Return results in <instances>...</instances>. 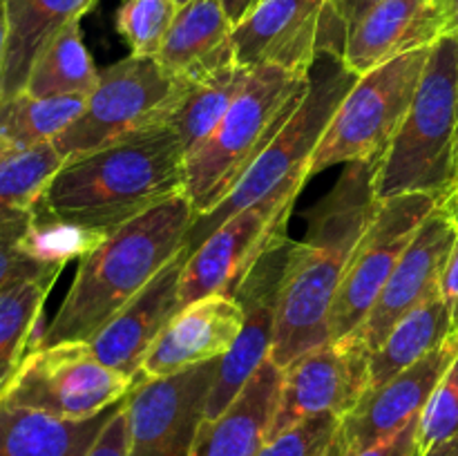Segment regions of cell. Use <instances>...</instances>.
I'll use <instances>...</instances> for the list:
<instances>
[{
	"instance_id": "obj_1",
	"label": "cell",
	"mask_w": 458,
	"mask_h": 456,
	"mask_svg": "<svg viewBox=\"0 0 458 456\" xmlns=\"http://www.w3.org/2000/svg\"><path fill=\"white\" fill-rule=\"evenodd\" d=\"M378 164L380 159L344 164L334 188L309 210L304 237L291 244L271 351L280 369L331 340L334 300L380 204L374 190Z\"/></svg>"
},
{
	"instance_id": "obj_2",
	"label": "cell",
	"mask_w": 458,
	"mask_h": 456,
	"mask_svg": "<svg viewBox=\"0 0 458 456\" xmlns=\"http://www.w3.org/2000/svg\"><path fill=\"white\" fill-rule=\"evenodd\" d=\"M186 190V150L170 123L63 161L38 206L103 232Z\"/></svg>"
},
{
	"instance_id": "obj_3",
	"label": "cell",
	"mask_w": 458,
	"mask_h": 456,
	"mask_svg": "<svg viewBox=\"0 0 458 456\" xmlns=\"http://www.w3.org/2000/svg\"><path fill=\"white\" fill-rule=\"evenodd\" d=\"M195 217L182 192L110 232L98 249L79 259L70 291L38 347L89 342L183 249Z\"/></svg>"
},
{
	"instance_id": "obj_4",
	"label": "cell",
	"mask_w": 458,
	"mask_h": 456,
	"mask_svg": "<svg viewBox=\"0 0 458 456\" xmlns=\"http://www.w3.org/2000/svg\"><path fill=\"white\" fill-rule=\"evenodd\" d=\"M458 179V34H443L429 47L411 106L380 156L376 199L452 190Z\"/></svg>"
},
{
	"instance_id": "obj_5",
	"label": "cell",
	"mask_w": 458,
	"mask_h": 456,
	"mask_svg": "<svg viewBox=\"0 0 458 456\" xmlns=\"http://www.w3.org/2000/svg\"><path fill=\"white\" fill-rule=\"evenodd\" d=\"M356 80L358 76L347 70L340 54L325 49L318 52L309 70L307 94L300 106L268 143L267 150L246 170L240 183L215 208L197 215L183 246L192 253L226 219L250 206L262 201H295L307 182L309 164L331 116Z\"/></svg>"
},
{
	"instance_id": "obj_6",
	"label": "cell",
	"mask_w": 458,
	"mask_h": 456,
	"mask_svg": "<svg viewBox=\"0 0 458 456\" xmlns=\"http://www.w3.org/2000/svg\"><path fill=\"white\" fill-rule=\"evenodd\" d=\"M309 88V74L259 65L228 107L222 123L186 155V190L197 215L208 213L240 183L289 121Z\"/></svg>"
},
{
	"instance_id": "obj_7",
	"label": "cell",
	"mask_w": 458,
	"mask_h": 456,
	"mask_svg": "<svg viewBox=\"0 0 458 456\" xmlns=\"http://www.w3.org/2000/svg\"><path fill=\"white\" fill-rule=\"evenodd\" d=\"M192 83L170 74L157 56H132L106 67L79 119L54 139L65 159L170 123Z\"/></svg>"
},
{
	"instance_id": "obj_8",
	"label": "cell",
	"mask_w": 458,
	"mask_h": 456,
	"mask_svg": "<svg viewBox=\"0 0 458 456\" xmlns=\"http://www.w3.org/2000/svg\"><path fill=\"white\" fill-rule=\"evenodd\" d=\"M429 47L414 49L358 76L331 116L307 179L334 165L380 159L411 106Z\"/></svg>"
},
{
	"instance_id": "obj_9",
	"label": "cell",
	"mask_w": 458,
	"mask_h": 456,
	"mask_svg": "<svg viewBox=\"0 0 458 456\" xmlns=\"http://www.w3.org/2000/svg\"><path fill=\"white\" fill-rule=\"evenodd\" d=\"M132 384L134 378L103 365L89 342H61L31 349L0 401L83 420L119 405Z\"/></svg>"
},
{
	"instance_id": "obj_10",
	"label": "cell",
	"mask_w": 458,
	"mask_h": 456,
	"mask_svg": "<svg viewBox=\"0 0 458 456\" xmlns=\"http://www.w3.org/2000/svg\"><path fill=\"white\" fill-rule=\"evenodd\" d=\"M434 195H398L378 204L374 219L353 249L347 273L331 308V340L347 338L360 326L420 224L438 208Z\"/></svg>"
},
{
	"instance_id": "obj_11",
	"label": "cell",
	"mask_w": 458,
	"mask_h": 456,
	"mask_svg": "<svg viewBox=\"0 0 458 456\" xmlns=\"http://www.w3.org/2000/svg\"><path fill=\"white\" fill-rule=\"evenodd\" d=\"M219 358L159 378L137 380L125 396L128 456H191Z\"/></svg>"
},
{
	"instance_id": "obj_12",
	"label": "cell",
	"mask_w": 458,
	"mask_h": 456,
	"mask_svg": "<svg viewBox=\"0 0 458 456\" xmlns=\"http://www.w3.org/2000/svg\"><path fill=\"white\" fill-rule=\"evenodd\" d=\"M369 360L371 351L356 335L329 340L295 358L282 369L280 396L267 438L309 416L344 418L369 389Z\"/></svg>"
},
{
	"instance_id": "obj_13",
	"label": "cell",
	"mask_w": 458,
	"mask_h": 456,
	"mask_svg": "<svg viewBox=\"0 0 458 456\" xmlns=\"http://www.w3.org/2000/svg\"><path fill=\"white\" fill-rule=\"evenodd\" d=\"M293 241L289 235H280L262 258L250 266L244 280L235 289L233 298L244 311V326L233 342V347L219 358L217 376L208 393L206 420L217 418L231 407L246 387L255 371L271 358L276 340L277 300H280L282 277Z\"/></svg>"
},
{
	"instance_id": "obj_14",
	"label": "cell",
	"mask_w": 458,
	"mask_h": 456,
	"mask_svg": "<svg viewBox=\"0 0 458 456\" xmlns=\"http://www.w3.org/2000/svg\"><path fill=\"white\" fill-rule=\"evenodd\" d=\"M295 201H262L233 215L213 235L206 237L199 249L192 250L183 266L182 304L195 302L213 293L235 295L264 250L280 235H286L291 208Z\"/></svg>"
},
{
	"instance_id": "obj_15",
	"label": "cell",
	"mask_w": 458,
	"mask_h": 456,
	"mask_svg": "<svg viewBox=\"0 0 458 456\" xmlns=\"http://www.w3.org/2000/svg\"><path fill=\"white\" fill-rule=\"evenodd\" d=\"M456 240L458 228L450 217L441 208L434 210L420 224L365 320L349 335H356L374 353L407 313L441 295V275Z\"/></svg>"
},
{
	"instance_id": "obj_16",
	"label": "cell",
	"mask_w": 458,
	"mask_h": 456,
	"mask_svg": "<svg viewBox=\"0 0 458 456\" xmlns=\"http://www.w3.org/2000/svg\"><path fill=\"white\" fill-rule=\"evenodd\" d=\"M325 7L327 0H259L233 25L237 65H273L309 74L318 56Z\"/></svg>"
},
{
	"instance_id": "obj_17",
	"label": "cell",
	"mask_w": 458,
	"mask_h": 456,
	"mask_svg": "<svg viewBox=\"0 0 458 456\" xmlns=\"http://www.w3.org/2000/svg\"><path fill=\"white\" fill-rule=\"evenodd\" d=\"M458 353V334L405 371L389 378L378 387L367 389L358 405L340 423L347 450L367 447L389 434L398 432L411 420L420 418L438 380L450 369Z\"/></svg>"
},
{
	"instance_id": "obj_18",
	"label": "cell",
	"mask_w": 458,
	"mask_h": 456,
	"mask_svg": "<svg viewBox=\"0 0 458 456\" xmlns=\"http://www.w3.org/2000/svg\"><path fill=\"white\" fill-rule=\"evenodd\" d=\"M191 250L183 246L92 340L94 356L103 365L134 378L152 342L183 308L179 286Z\"/></svg>"
},
{
	"instance_id": "obj_19",
	"label": "cell",
	"mask_w": 458,
	"mask_h": 456,
	"mask_svg": "<svg viewBox=\"0 0 458 456\" xmlns=\"http://www.w3.org/2000/svg\"><path fill=\"white\" fill-rule=\"evenodd\" d=\"M447 34L445 0H383L352 22L343 61L356 76L414 49L432 47Z\"/></svg>"
},
{
	"instance_id": "obj_20",
	"label": "cell",
	"mask_w": 458,
	"mask_h": 456,
	"mask_svg": "<svg viewBox=\"0 0 458 456\" xmlns=\"http://www.w3.org/2000/svg\"><path fill=\"white\" fill-rule=\"evenodd\" d=\"M242 326L244 311L233 295L213 293L186 304L152 342L134 383L222 358L233 347Z\"/></svg>"
},
{
	"instance_id": "obj_21",
	"label": "cell",
	"mask_w": 458,
	"mask_h": 456,
	"mask_svg": "<svg viewBox=\"0 0 458 456\" xmlns=\"http://www.w3.org/2000/svg\"><path fill=\"white\" fill-rule=\"evenodd\" d=\"M157 61L179 79L199 83L235 65L233 22L219 0H188L177 9Z\"/></svg>"
},
{
	"instance_id": "obj_22",
	"label": "cell",
	"mask_w": 458,
	"mask_h": 456,
	"mask_svg": "<svg viewBox=\"0 0 458 456\" xmlns=\"http://www.w3.org/2000/svg\"><path fill=\"white\" fill-rule=\"evenodd\" d=\"M282 369L268 358L217 418L204 420L191 456H258L280 396Z\"/></svg>"
},
{
	"instance_id": "obj_23",
	"label": "cell",
	"mask_w": 458,
	"mask_h": 456,
	"mask_svg": "<svg viewBox=\"0 0 458 456\" xmlns=\"http://www.w3.org/2000/svg\"><path fill=\"white\" fill-rule=\"evenodd\" d=\"M121 402L72 420L0 401V456H88Z\"/></svg>"
},
{
	"instance_id": "obj_24",
	"label": "cell",
	"mask_w": 458,
	"mask_h": 456,
	"mask_svg": "<svg viewBox=\"0 0 458 456\" xmlns=\"http://www.w3.org/2000/svg\"><path fill=\"white\" fill-rule=\"evenodd\" d=\"M98 0H4L7 9V54H4L0 98L22 92L40 49L72 21H81Z\"/></svg>"
},
{
	"instance_id": "obj_25",
	"label": "cell",
	"mask_w": 458,
	"mask_h": 456,
	"mask_svg": "<svg viewBox=\"0 0 458 456\" xmlns=\"http://www.w3.org/2000/svg\"><path fill=\"white\" fill-rule=\"evenodd\" d=\"M452 331L450 308L441 295L420 304L407 313L385 338V342L371 353L369 360V389L387 383L396 374L405 371L420 358L441 347Z\"/></svg>"
},
{
	"instance_id": "obj_26",
	"label": "cell",
	"mask_w": 458,
	"mask_h": 456,
	"mask_svg": "<svg viewBox=\"0 0 458 456\" xmlns=\"http://www.w3.org/2000/svg\"><path fill=\"white\" fill-rule=\"evenodd\" d=\"M98 74L81 34V21H72L40 49L27 76L31 97H89Z\"/></svg>"
},
{
	"instance_id": "obj_27",
	"label": "cell",
	"mask_w": 458,
	"mask_h": 456,
	"mask_svg": "<svg viewBox=\"0 0 458 456\" xmlns=\"http://www.w3.org/2000/svg\"><path fill=\"white\" fill-rule=\"evenodd\" d=\"M88 97H31L25 89L0 98V152L54 143L81 116Z\"/></svg>"
},
{
	"instance_id": "obj_28",
	"label": "cell",
	"mask_w": 458,
	"mask_h": 456,
	"mask_svg": "<svg viewBox=\"0 0 458 456\" xmlns=\"http://www.w3.org/2000/svg\"><path fill=\"white\" fill-rule=\"evenodd\" d=\"M56 280V275L27 280L0 293V398L7 392L27 353L34 349L31 338Z\"/></svg>"
},
{
	"instance_id": "obj_29",
	"label": "cell",
	"mask_w": 458,
	"mask_h": 456,
	"mask_svg": "<svg viewBox=\"0 0 458 456\" xmlns=\"http://www.w3.org/2000/svg\"><path fill=\"white\" fill-rule=\"evenodd\" d=\"M250 70L253 67L235 63V65L224 67L206 80L192 85L188 97L179 106L177 114L170 119V125L179 132L186 155L197 150L213 134V130L222 123L228 107L233 106L237 94L249 80Z\"/></svg>"
},
{
	"instance_id": "obj_30",
	"label": "cell",
	"mask_w": 458,
	"mask_h": 456,
	"mask_svg": "<svg viewBox=\"0 0 458 456\" xmlns=\"http://www.w3.org/2000/svg\"><path fill=\"white\" fill-rule=\"evenodd\" d=\"M63 161L54 143L0 152V224L31 213Z\"/></svg>"
},
{
	"instance_id": "obj_31",
	"label": "cell",
	"mask_w": 458,
	"mask_h": 456,
	"mask_svg": "<svg viewBox=\"0 0 458 456\" xmlns=\"http://www.w3.org/2000/svg\"><path fill=\"white\" fill-rule=\"evenodd\" d=\"M110 232L83 226L36 206L31 222L21 237V249L45 266L65 268L70 259H83L106 241Z\"/></svg>"
},
{
	"instance_id": "obj_32",
	"label": "cell",
	"mask_w": 458,
	"mask_h": 456,
	"mask_svg": "<svg viewBox=\"0 0 458 456\" xmlns=\"http://www.w3.org/2000/svg\"><path fill=\"white\" fill-rule=\"evenodd\" d=\"M177 0H121L116 31L132 56H157L177 16Z\"/></svg>"
},
{
	"instance_id": "obj_33",
	"label": "cell",
	"mask_w": 458,
	"mask_h": 456,
	"mask_svg": "<svg viewBox=\"0 0 458 456\" xmlns=\"http://www.w3.org/2000/svg\"><path fill=\"white\" fill-rule=\"evenodd\" d=\"M338 414H316L267 438L258 456H325L340 432Z\"/></svg>"
},
{
	"instance_id": "obj_34",
	"label": "cell",
	"mask_w": 458,
	"mask_h": 456,
	"mask_svg": "<svg viewBox=\"0 0 458 456\" xmlns=\"http://www.w3.org/2000/svg\"><path fill=\"white\" fill-rule=\"evenodd\" d=\"M458 434V353L438 380L419 423L420 454Z\"/></svg>"
},
{
	"instance_id": "obj_35",
	"label": "cell",
	"mask_w": 458,
	"mask_h": 456,
	"mask_svg": "<svg viewBox=\"0 0 458 456\" xmlns=\"http://www.w3.org/2000/svg\"><path fill=\"white\" fill-rule=\"evenodd\" d=\"M31 215H34V210L7 224H0V293L27 280L58 277L63 271V268L45 266V264L36 262L21 249V237L30 226Z\"/></svg>"
},
{
	"instance_id": "obj_36",
	"label": "cell",
	"mask_w": 458,
	"mask_h": 456,
	"mask_svg": "<svg viewBox=\"0 0 458 456\" xmlns=\"http://www.w3.org/2000/svg\"><path fill=\"white\" fill-rule=\"evenodd\" d=\"M419 423L420 418L411 420V423H407L398 432L389 434V436L380 438V441L371 443L367 447H358V450H347L344 447L343 456H420Z\"/></svg>"
},
{
	"instance_id": "obj_37",
	"label": "cell",
	"mask_w": 458,
	"mask_h": 456,
	"mask_svg": "<svg viewBox=\"0 0 458 456\" xmlns=\"http://www.w3.org/2000/svg\"><path fill=\"white\" fill-rule=\"evenodd\" d=\"M88 456H128V418H125L123 402L106 425Z\"/></svg>"
},
{
	"instance_id": "obj_38",
	"label": "cell",
	"mask_w": 458,
	"mask_h": 456,
	"mask_svg": "<svg viewBox=\"0 0 458 456\" xmlns=\"http://www.w3.org/2000/svg\"><path fill=\"white\" fill-rule=\"evenodd\" d=\"M441 298L445 300L447 308H450L452 331L458 334V240L441 275Z\"/></svg>"
},
{
	"instance_id": "obj_39",
	"label": "cell",
	"mask_w": 458,
	"mask_h": 456,
	"mask_svg": "<svg viewBox=\"0 0 458 456\" xmlns=\"http://www.w3.org/2000/svg\"><path fill=\"white\" fill-rule=\"evenodd\" d=\"M378 3H383V0H327V7H329L349 30L352 22H356L367 9H371Z\"/></svg>"
},
{
	"instance_id": "obj_40",
	"label": "cell",
	"mask_w": 458,
	"mask_h": 456,
	"mask_svg": "<svg viewBox=\"0 0 458 456\" xmlns=\"http://www.w3.org/2000/svg\"><path fill=\"white\" fill-rule=\"evenodd\" d=\"M219 3H222L224 12L228 13V18H231L233 25H237V22H240L242 18H244L246 13H249L250 9L259 3V0H219Z\"/></svg>"
},
{
	"instance_id": "obj_41",
	"label": "cell",
	"mask_w": 458,
	"mask_h": 456,
	"mask_svg": "<svg viewBox=\"0 0 458 456\" xmlns=\"http://www.w3.org/2000/svg\"><path fill=\"white\" fill-rule=\"evenodd\" d=\"M438 208H441L443 213L450 217V222L458 228V182L452 186V190L443 197L441 204H438Z\"/></svg>"
},
{
	"instance_id": "obj_42",
	"label": "cell",
	"mask_w": 458,
	"mask_h": 456,
	"mask_svg": "<svg viewBox=\"0 0 458 456\" xmlns=\"http://www.w3.org/2000/svg\"><path fill=\"white\" fill-rule=\"evenodd\" d=\"M7 9H4V0H0V79H3V67H4V54H7Z\"/></svg>"
},
{
	"instance_id": "obj_43",
	"label": "cell",
	"mask_w": 458,
	"mask_h": 456,
	"mask_svg": "<svg viewBox=\"0 0 458 456\" xmlns=\"http://www.w3.org/2000/svg\"><path fill=\"white\" fill-rule=\"evenodd\" d=\"M420 456H458V434L456 436L447 438V441L438 443V445L429 447V450L423 452Z\"/></svg>"
},
{
	"instance_id": "obj_44",
	"label": "cell",
	"mask_w": 458,
	"mask_h": 456,
	"mask_svg": "<svg viewBox=\"0 0 458 456\" xmlns=\"http://www.w3.org/2000/svg\"><path fill=\"white\" fill-rule=\"evenodd\" d=\"M447 4V31L458 34V0H445Z\"/></svg>"
},
{
	"instance_id": "obj_45",
	"label": "cell",
	"mask_w": 458,
	"mask_h": 456,
	"mask_svg": "<svg viewBox=\"0 0 458 456\" xmlns=\"http://www.w3.org/2000/svg\"><path fill=\"white\" fill-rule=\"evenodd\" d=\"M343 454H344V441H343V436H340V432H338V436H335V441L331 443V447L327 450L325 456H343Z\"/></svg>"
},
{
	"instance_id": "obj_46",
	"label": "cell",
	"mask_w": 458,
	"mask_h": 456,
	"mask_svg": "<svg viewBox=\"0 0 458 456\" xmlns=\"http://www.w3.org/2000/svg\"><path fill=\"white\" fill-rule=\"evenodd\" d=\"M188 3V0H177V4H179V7H182V4H186Z\"/></svg>"
},
{
	"instance_id": "obj_47",
	"label": "cell",
	"mask_w": 458,
	"mask_h": 456,
	"mask_svg": "<svg viewBox=\"0 0 458 456\" xmlns=\"http://www.w3.org/2000/svg\"><path fill=\"white\" fill-rule=\"evenodd\" d=\"M456 182H458V179H456Z\"/></svg>"
}]
</instances>
